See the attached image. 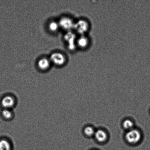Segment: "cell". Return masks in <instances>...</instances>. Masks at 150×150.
Listing matches in <instances>:
<instances>
[{
  "instance_id": "3",
  "label": "cell",
  "mask_w": 150,
  "mask_h": 150,
  "mask_svg": "<svg viewBox=\"0 0 150 150\" xmlns=\"http://www.w3.org/2000/svg\"><path fill=\"white\" fill-rule=\"evenodd\" d=\"M2 106L5 109H10L15 105L16 100L14 97L11 96H7L3 98L1 101Z\"/></svg>"
},
{
  "instance_id": "11",
  "label": "cell",
  "mask_w": 150,
  "mask_h": 150,
  "mask_svg": "<svg viewBox=\"0 0 150 150\" xmlns=\"http://www.w3.org/2000/svg\"><path fill=\"white\" fill-rule=\"evenodd\" d=\"M59 24L55 22H52L50 23L49 27L50 30L53 32L56 31L58 30Z\"/></svg>"
},
{
  "instance_id": "12",
  "label": "cell",
  "mask_w": 150,
  "mask_h": 150,
  "mask_svg": "<svg viewBox=\"0 0 150 150\" xmlns=\"http://www.w3.org/2000/svg\"><path fill=\"white\" fill-rule=\"evenodd\" d=\"M73 35L71 33V35H70V38H73L72 36H73ZM66 36L68 37H69V38H70L69 35H66Z\"/></svg>"
},
{
  "instance_id": "4",
  "label": "cell",
  "mask_w": 150,
  "mask_h": 150,
  "mask_svg": "<svg viewBox=\"0 0 150 150\" xmlns=\"http://www.w3.org/2000/svg\"><path fill=\"white\" fill-rule=\"evenodd\" d=\"M94 136L96 140L100 143L105 142L108 138V136L106 133L101 129L96 131Z\"/></svg>"
},
{
  "instance_id": "2",
  "label": "cell",
  "mask_w": 150,
  "mask_h": 150,
  "mask_svg": "<svg viewBox=\"0 0 150 150\" xmlns=\"http://www.w3.org/2000/svg\"><path fill=\"white\" fill-rule=\"evenodd\" d=\"M50 61L57 65H62L65 62V56L61 53L55 52L51 55Z\"/></svg>"
},
{
  "instance_id": "7",
  "label": "cell",
  "mask_w": 150,
  "mask_h": 150,
  "mask_svg": "<svg viewBox=\"0 0 150 150\" xmlns=\"http://www.w3.org/2000/svg\"><path fill=\"white\" fill-rule=\"evenodd\" d=\"M0 150H12L10 142L5 139L0 141Z\"/></svg>"
},
{
  "instance_id": "6",
  "label": "cell",
  "mask_w": 150,
  "mask_h": 150,
  "mask_svg": "<svg viewBox=\"0 0 150 150\" xmlns=\"http://www.w3.org/2000/svg\"><path fill=\"white\" fill-rule=\"evenodd\" d=\"M38 65L41 70H46L50 65V61L46 58L41 59L38 62Z\"/></svg>"
},
{
  "instance_id": "10",
  "label": "cell",
  "mask_w": 150,
  "mask_h": 150,
  "mask_svg": "<svg viewBox=\"0 0 150 150\" xmlns=\"http://www.w3.org/2000/svg\"><path fill=\"white\" fill-rule=\"evenodd\" d=\"M95 132V129L91 126H87L84 129V133L88 137H92L94 136Z\"/></svg>"
},
{
  "instance_id": "8",
  "label": "cell",
  "mask_w": 150,
  "mask_h": 150,
  "mask_svg": "<svg viewBox=\"0 0 150 150\" xmlns=\"http://www.w3.org/2000/svg\"><path fill=\"white\" fill-rule=\"evenodd\" d=\"M123 126L125 129L129 131L133 129L134 123L132 120H126L123 122Z\"/></svg>"
},
{
  "instance_id": "9",
  "label": "cell",
  "mask_w": 150,
  "mask_h": 150,
  "mask_svg": "<svg viewBox=\"0 0 150 150\" xmlns=\"http://www.w3.org/2000/svg\"><path fill=\"white\" fill-rule=\"evenodd\" d=\"M2 115L4 118L7 120H11L13 116L12 112L10 109H5L3 110Z\"/></svg>"
},
{
  "instance_id": "1",
  "label": "cell",
  "mask_w": 150,
  "mask_h": 150,
  "mask_svg": "<svg viewBox=\"0 0 150 150\" xmlns=\"http://www.w3.org/2000/svg\"><path fill=\"white\" fill-rule=\"evenodd\" d=\"M125 139L129 143L135 144L140 142L142 139V134L137 129H133L126 133Z\"/></svg>"
},
{
  "instance_id": "5",
  "label": "cell",
  "mask_w": 150,
  "mask_h": 150,
  "mask_svg": "<svg viewBox=\"0 0 150 150\" xmlns=\"http://www.w3.org/2000/svg\"><path fill=\"white\" fill-rule=\"evenodd\" d=\"M59 25L63 28L69 29L73 27V23L71 19L65 17L62 18L60 20Z\"/></svg>"
}]
</instances>
